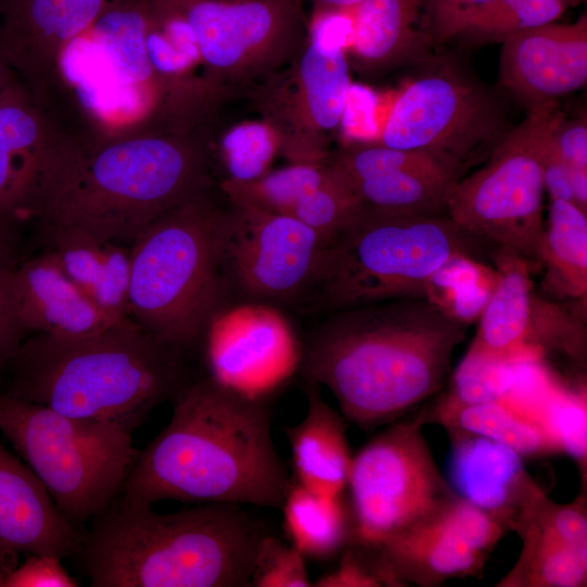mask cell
<instances>
[{
    "label": "cell",
    "mask_w": 587,
    "mask_h": 587,
    "mask_svg": "<svg viewBox=\"0 0 587 587\" xmlns=\"http://www.w3.org/2000/svg\"><path fill=\"white\" fill-rule=\"evenodd\" d=\"M180 354L130 316L82 335L36 334L9 361L4 397L133 433L189 384Z\"/></svg>",
    "instance_id": "277c9868"
},
{
    "label": "cell",
    "mask_w": 587,
    "mask_h": 587,
    "mask_svg": "<svg viewBox=\"0 0 587 587\" xmlns=\"http://www.w3.org/2000/svg\"><path fill=\"white\" fill-rule=\"evenodd\" d=\"M16 265L0 243V371L9 363L27 333L23 326L13 291Z\"/></svg>",
    "instance_id": "ab89813d"
},
{
    "label": "cell",
    "mask_w": 587,
    "mask_h": 587,
    "mask_svg": "<svg viewBox=\"0 0 587 587\" xmlns=\"http://www.w3.org/2000/svg\"><path fill=\"white\" fill-rule=\"evenodd\" d=\"M228 212L213 186L160 215L130 246L129 316L180 351L221 309Z\"/></svg>",
    "instance_id": "8992f818"
},
{
    "label": "cell",
    "mask_w": 587,
    "mask_h": 587,
    "mask_svg": "<svg viewBox=\"0 0 587 587\" xmlns=\"http://www.w3.org/2000/svg\"><path fill=\"white\" fill-rule=\"evenodd\" d=\"M229 204L226 276L253 301L286 300L314 286L327 242L289 214Z\"/></svg>",
    "instance_id": "9a60e30c"
},
{
    "label": "cell",
    "mask_w": 587,
    "mask_h": 587,
    "mask_svg": "<svg viewBox=\"0 0 587 587\" xmlns=\"http://www.w3.org/2000/svg\"><path fill=\"white\" fill-rule=\"evenodd\" d=\"M507 528L501 515L457 495L375 547L401 585L435 586L449 578L479 574Z\"/></svg>",
    "instance_id": "e0dca14e"
},
{
    "label": "cell",
    "mask_w": 587,
    "mask_h": 587,
    "mask_svg": "<svg viewBox=\"0 0 587 587\" xmlns=\"http://www.w3.org/2000/svg\"><path fill=\"white\" fill-rule=\"evenodd\" d=\"M280 509L289 544L305 559H332L353 540L351 508L344 492L321 495L290 479Z\"/></svg>",
    "instance_id": "f1b7e54d"
},
{
    "label": "cell",
    "mask_w": 587,
    "mask_h": 587,
    "mask_svg": "<svg viewBox=\"0 0 587 587\" xmlns=\"http://www.w3.org/2000/svg\"><path fill=\"white\" fill-rule=\"evenodd\" d=\"M2 576H3V573L0 571V579L2 578Z\"/></svg>",
    "instance_id": "c3c4849f"
},
{
    "label": "cell",
    "mask_w": 587,
    "mask_h": 587,
    "mask_svg": "<svg viewBox=\"0 0 587 587\" xmlns=\"http://www.w3.org/2000/svg\"><path fill=\"white\" fill-rule=\"evenodd\" d=\"M191 26L201 76L229 101L288 66L308 39L302 0H173Z\"/></svg>",
    "instance_id": "8fae6325"
},
{
    "label": "cell",
    "mask_w": 587,
    "mask_h": 587,
    "mask_svg": "<svg viewBox=\"0 0 587 587\" xmlns=\"http://www.w3.org/2000/svg\"><path fill=\"white\" fill-rule=\"evenodd\" d=\"M264 534L237 504L160 513L118 497L90 521L76 557L92 587H246Z\"/></svg>",
    "instance_id": "5b68a950"
},
{
    "label": "cell",
    "mask_w": 587,
    "mask_h": 587,
    "mask_svg": "<svg viewBox=\"0 0 587 587\" xmlns=\"http://www.w3.org/2000/svg\"><path fill=\"white\" fill-rule=\"evenodd\" d=\"M324 163H289L246 182L223 179L217 185L228 203L270 213L289 214L299 200L329 175Z\"/></svg>",
    "instance_id": "1f68e13d"
},
{
    "label": "cell",
    "mask_w": 587,
    "mask_h": 587,
    "mask_svg": "<svg viewBox=\"0 0 587 587\" xmlns=\"http://www.w3.org/2000/svg\"><path fill=\"white\" fill-rule=\"evenodd\" d=\"M0 433L78 530L121 496L138 453L130 430L4 396Z\"/></svg>",
    "instance_id": "ba28073f"
},
{
    "label": "cell",
    "mask_w": 587,
    "mask_h": 587,
    "mask_svg": "<svg viewBox=\"0 0 587 587\" xmlns=\"http://www.w3.org/2000/svg\"><path fill=\"white\" fill-rule=\"evenodd\" d=\"M49 253L98 305L129 316L130 246L99 239L73 227L40 226Z\"/></svg>",
    "instance_id": "484cf974"
},
{
    "label": "cell",
    "mask_w": 587,
    "mask_h": 587,
    "mask_svg": "<svg viewBox=\"0 0 587 587\" xmlns=\"http://www.w3.org/2000/svg\"><path fill=\"white\" fill-rule=\"evenodd\" d=\"M552 129L548 134L542 148L544 187L550 199H562L574 203L569 170L551 140Z\"/></svg>",
    "instance_id": "ee69618b"
},
{
    "label": "cell",
    "mask_w": 587,
    "mask_h": 587,
    "mask_svg": "<svg viewBox=\"0 0 587 587\" xmlns=\"http://www.w3.org/2000/svg\"><path fill=\"white\" fill-rule=\"evenodd\" d=\"M424 424L438 423L502 444L520 455L555 452L540 422L505 400L462 403L448 394L430 410H422Z\"/></svg>",
    "instance_id": "83f0119b"
},
{
    "label": "cell",
    "mask_w": 587,
    "mask_h": 587,
    "mask_svg": "<svg viewBox=\"0 0 587 587\" xmlns=\"http://www.w3.org/2000/svg\"><path fill=\"white\" fill-rule=\"evenodd\" d=\"M83 534L59 511L29 466L0 441V571L21 553L76 557Z\"/></svg>",
    "instance_id": "7402d4cb"
},
{
    "label": "cell",
    "mask_w": 587,
    "mask_h": 587,
    "mask_svg": "<svg viewBox=\"0 0 587 587\" xmlns=\"http://www.w3.org/2000/svg\"><path fill=\"white\" fill-rule=\"evenodd\" d=\"M328 166L330 172L326 179L302 197L289 213L312 228L327 245L348 227L362 209L350 185Z\"/></svg>",
    "instance_id": "e575fe53"
},
{
    "label": "cell",
    "mask_w": 587,
    "mask_h": 587,
    "mask_svg": "<svg viewBox=\"0 0 587 587\" xmlns=\"http://www.w3.org/2000/svg\"><path fill=\"white\" fill-rule=\"evenodd\" d=\"M13 291L20 320L27 332L82 335L125 317L98 305L47 252L15 267Z\"/></svg>",
    "instance_id": "603a6c76"
},
{
    "label": "cell",
    "mask_w": 587,
    "mask_h": 587,
    "mask_svg": "<svg viewBox=\"0 0 587 587\" xmlns=\"http://www.w3.org/2000/svg\"><path fill=\"white\" fill-rule=\"evenodd\" d=\"M563 115L557 101L530 109L480 168L451 187L447 216L483 242L538 265L536 250L544 227L542 148Z\"/></svg>",
    "instance_id": "9c48e42d"
},
{
    "label": "cell",
    "mask_w": 587,
    "mask_h": 587,
    "mask_svg": "<svg viewBox=\"0 0 587 587\" xmlns=\"http://www.w3.org/2000/svg\"><path fill=\"white\" fill-rule=\"evenodd\" d=\"M494 250L496 282L462 361L516 365L537 362L546 352L555 350L585 362L583 317L535 292L533 262L510 250Z\"/></svg>",
    "instance_id": "5bb4252c"
},
{
    "label": "cell",
    "mask_w": 587,
    "mask_h": 587,
    "mask_svg": "<svg viewBox=\"0 0 587 587\" xmlns=\"http://www.w3.org/2000/svg\"><path fill=\"white\" fill-rule=\"evenodd\" d=\"M557 451H562L585 467L587 454V409L583 392L555 390L540 419Z\"/></svg>",
    "instance_id": "8d00e7d4"
},
{
    "label": "cell",
    "mask_w": 587,
    "mask_h": 587,
    "mask_svg": "<svg viewBox=\"0 0 587 587\" xmlns=\"http://www.w3.org/2000/svg\"><path fill=\"white\" fill-rule=\"evenodd\" d=\"M551 140L569 173L587 172V123L585 117L563 115L551 132Z\"/></svg>",
    "instance_id": "7bdbcfd3"
},
{
    "label": "cell",
    "mask_w": 587,
    "mask_h": 587,
    "mask_svg": "<svg viewBox=\"0 0 587 587\" xmlns=\"http://www.w3.org/2000/svg\"><path fill=\"white\" fill-rule=\"evenodd\" d=\"M452 173L400 172L350 184L361 207L414 215H447Z\"/></svg>",
    "instance_id": "4dcf8cb0"
},
{
    "label": "cell",
    "mask_w": 587,
    "mask_h": 587,
    "mask_svg": "<svg viewBox=\"0 0 587 587\" xmlns=\"http://www.w3.org/2000/svg\"><path fill=\"white\" fill-rule=\"evenodd\" d=\"M307 412L296 425L284 427L295 480L321 495L342 494L352 462L341 416L328 405L320 386L305 382Z\"/></svg>",
    "instance_id": "cb8c5ba5"
},
{
    "label": "cell",
    "mask_w": 587,
    "mask_h": 587,
    "mask_svg": "<svg viewBox=\"0 0 587 587\" xmlns=\"http://www.w3.org/2000/svg\"><path fill=\"white\" fill-rule=\"evenodd\" d=\"M326 162L350 185L400 172L452 173L464 171L429 153L392 148L380 143H361L329 153Z\"/></svg>",
    "instance_id": "d6a6232c"
},
{
    "label": "cell",
    "mask_w": 587,
    "mask_h": 587,
    "mask_svg": "<svg viewBox=\"0 0 587 587\" xmlns=\"http://www.w3.org/2000/svg\"><path fill=\"white\" fill-rule=\"evenodd\" d=\"M566 7L564 0H490L458 37L475 45L503 42L520 32L557 22Z\"/></svg>",
    "instance_id": "836d02e7"
},
{
    "label": "cell",
    "mask_w": 587,
    "mask_h": 587,
    "mask_svg": "<svg viewBox=\"0 0 587 587\" xmlns=\"http://www.w3.org/2000/svg\"><path fill=\"white\" fill-rule=\"evenodd\" d=\"M290 479L272 439L267 401L240 397L209 376L174 399L167 425L137 453L121 498L279 508Z\"/></svg>",
    "instance_id": "7a4b0ae2"
},
{
    "label": "cell",
    "mask_w": 587,
    "mask_h": 587,
    "mask_svg": "<svg viewBox=\"0 0 587 587\" xmlns=\"http://www.w3.org/2000/svg\"><path fill=\"white\" fill-rule=\"evenodd\" d=\"M342 551L338 567L319 577L312 586H401L377 547L352 541Z\"/></svg>",
    "instance_id": "74e56055"
},
{
    "label": "cell",
    "mask_w": 587,
    "mask_h": 587,
    "mask_svg": "<svg viewBox=\"0 0 587 587\" xmlns=\"http://www.w3.org/2000/svg\"><path fill=\"white\" fill-rule=\"evenodd\" d=\"M53 554L30 553L1 580L0 587H76L77 580Z\"/></svg>",
    "instance_id": "60d3db41"
},
{
    "label": "cell",
    "mask_w": 587,
    "mask_h": 587,
    "mask_svg": "<svg viewBox=\"0 0 587 587\" xmlns=\"http://www.w3.org/2000/svg\"><path fill=\"white\" fill-rule=\"evenodd\" d=\"M501 43L499 83L529 110L586 84V14L574 23L520 32Z\"/></svg>",
    "instance_id": "44dd1931"
},
{
    "label": "cell",
    "mask_w": 587,
    "mask_h": 587,
    "mask_svg": "<svg viewBox=\"0 0 587 587\" xmlns=\"http://www.w3.org/2000/svg\"><path fill=\"white\" fill-rule=\"evenodd\" d=\"M522 540L520 558L500 580L504 587H583L587 582L585 498L550 501L528 477L507 519Z\"/></svg>",
    "instance_id": "ac0fdd59"
},
{
    "label": "cell",
    "mask_w": 587,
    "mask_h": 587,
    "mask_svg": "<svg viewBox=\"0 0 587 587\" xmlns=\"http://www.w3.org/2000/svg\"><path fill=\"white\" fill-rule=\"evenodd\" d=\"M447 215H414L362 207L323 254L314 286L332 311L427 297L451 264L484 249Z\"/></svg>",
    "instance_id": "52a82bcc"
},
{
    "label": "cell",
    "mask_w": 587,
    "mask_h": 587,
    "mask_svg": "<svg viewBox=\"0 0 587 587\" xmlns=\"http://www.w3.org/2000/svg\"><path fill=\"white\" fill-rule=\"evenodd\" d=\"M75 139L15 77L0 93V209L29 215L47 173Z\"/></svg>",
    "instance_id": "ffe728a7"
},
{
    "label": "cell",
    "mask_w": 587,
    "mask_h": 587,
    "mask_svg": "<svg viewBox=\"0 0 587 587\" xmlns=\"http://www.w3.org/2000/svg\"><path fill=\"white\" fill-rule=\"evenodd\" d=\"M536 261L546 268L547 289L560 298L586 301L587 212L571 201L550 199Z\"/></svg>",
    "instance_id": "f546056e"
},
{
    "label": "cell",
    "mask_w": 587,
    "mask_h": 587,
    "mask_svg": "<svg viewBox=\"0 0 587 587\" xmlns=\"http://www.w3.org/2000/svg\"><path fill=\"white\" fill-rule=\"evenodd\" d=\"M423 425L420 412L392 424L352 457L347 485L352 541L378 546L457 496L438 471Z\"/></svg>",
    "instance_id": "4fadbf2b"
},
{
    "label": "cell",
    "mask_w": 587,
    "mask_h": 587,
    "mask_svg": "<svg viewBox=\"0 0 587 587\" xmlns=\"http://www.w3.org/2000/svg\"><path fill=\"white\" fill-rule=\"evenodd\" d=\"M113 0H0V54L43 102L65 48L87 33Z\"/></svg>",
    "instance_id": "d6986e66"
},
{
    "label": "cell",
    "mask_w": 587,
    "mask_h": 587,
    "mask_svg": "<svg viewBox=\"0 0 587 587\" xmlns=\"http://www.w3.org/2000/svg\"><path fill=\"white\" fill-rule=\"evenodd\" d=\"M16 76L0 54V93Z\"/></svg>",
    "instance_id": "bcb514c9"
},
{
    "label": "cell",
    "mask_w": 587,
    "mask_h": 587,
    "mask_svg": "<svg viewBox=\"0 0 587 587\" xmlns=\"http://www.w3.org/2000/svg\"><path fill=\"white\" fill-rule=\"evenodd\" d=\"M213 165L208 128L78 145L48 175L32 216L132 246L160 215L213 187Z\"/></svg>",
    "instance_id": "3957f363"
},
{
    "label": "cell",
    "mask_w": 587,
    "mask_h": 587,
    "mask_svg": "<svg viewBox=\"0 0 587 587\" xmlns=\"http://www.w3.org/2000/svg\"><path fill=\"white\" fill-rule=\"evenodd\" d=\"M464 335L463 322L428 297L341 309L314 333L300 369L348 421L370 429L440 391Z\"/></svg>",
    "instance_id": "6da1fadb"
},
{
    "label": "cell",
    "mask_w": 587,
    "mask_h": 587,
    "mask_svg": "<svg viewBox=\"0 0 587 587\" xmlns=\"http://www.w3.org/2000/svg\"><path fill=\"white\" fill-rule=\"evenodd\" d=\"M251 586L310 587L305 558L290 544L264 534L253 563Z\"/></svg>",
    "instance_id": "f35d334b"
},
{
    "label": "cell",
    "mask_w": 587,
    "mask_h": 587,
    "mask_svg": "<svg viewBox=\"0 0 587 587\" xmlns=\"http://www.w3.org/2000/svg\"><path fill=\"white\" fill-rule=\"evenodd\" d=\"M511 128L496 91L441 66L401 89L375 143L423 151L465 172L488 158Z\"/></svg>",
    "instance_id": "7c38bea8"
},
{
    "label": "cell",
    "mask_w": 587,
    "mask_h": 587,
    "mask_svg": "<svg viewBox=\"0 0 587 587\" xmlns=\"http://www.w3.org/2000/svg\"><path fill=\"white\" fill-rule=\"evenodd\" d=\"M490 0H427V23L433 43L458 38L470 20Z\"/></svg>",
    "instance_id": "b9f144b4"
},
{
    "label": "cell",
    "mask_w": 587,
    "mask_h": 587,
    "mask_svg": "<svg viewBox=\"0 0 587 587\" xmlns=\"http://www.w3.org/2000/svg\"><path fill=\"white\" fill-rule=\"evenodd\" d=\"M430 42L427 0H362L353 11L348 49L362 72L410 61Z\"/></svg>",
    "instance_id": "d4e9b609"
},
{
    "label": "cell",
    "mask_w": 587,
    "mask_h": 587,
    "mask_svg": "<svg viewBox=\"0 0 587 587\" xmlns=\"http://www.w3.org/2000/svg\"><path fill=\"white\" fill-rule=\"evenodd\" d=\"M362 0H313L314 9L354 10Z\"/></svg>",
    "instance_id": "f6af8a7d"
},
{
    "label": "cell",
    "mask_w": 587,
    "mask_h": 587,
    "mask_svg": "<svg viewBox=\"0 0 587 587\" xmlns=\"http://www.w3.org/2000/svg\"><path fill=\"white\" fill-rule=\"evenodd\" d=\"M278 152V138L263 121L236 125L223 134L220 142V158L227 173L224 179H254L270 170Z\"/></svg>",
    "instance_id": "d590c367"
},
{
    "label": "cell",
    "mask_w": 587,
    "mask_h": 587,
    "mask_svg": "<svg viewBox=\"0 0 587 587\" xmlns=\"http://www.w3.org/2000/svg\"><path fill=\"white\" fill-rule=\"evenodd\" d=\"M203 337L209 377L249 400L267 401L301 366L303 350L294 327L266 302L221 308Z\"/></svg>",
    "instance_id": "2e32d148"
},
{
    "label": "cell",
    "mask_w": 587,
    "mask_h": 587,
    "mask_svg": "<svg viewBox=\"0 0 587 587\" xmlns=\"http://www.w3.org/2000/svg\"><path fill=\"white\" fill-rule=\"evenodd\" d=\"M449 433L453 491L470 503L501 515L505 522L528 477L522 455L478 435L455 429Z\"/></svg>",
    "instance_id": "4316f807"
},
{
    "label": "cell",
    "mask_w": 587,
    "mask_h": 587,
    "mask_svg": "<svg viewBox=\"0 0 587 587\" xmlns=\"http://www.w3.org/2000/svg\"><path fill=\"white\" fill-rule=\"evenodd\" d=\"M566 2V4H573V3H576V2H579L582 0H564Z\"/></svg>",
    "instance_id": "7dc6e473"
},
{
    "label": "cell",
    "mask_w": 587,
    "mask_h": 587,
    "mask_svg": "<svg viewBox=\"0 0 587 587\" xmlns=\"http://www.w3.org/2000/svg\"><path fill=\"white\" fill-rule=\"evenodd\" d=\"M351 36L349 13L314 11L299 55L247 96L289 163H324L330 153L328 135L341 123L351 88Z\"/></svg>",
    "instance_id": "30bf717a"
}]
</instances>
